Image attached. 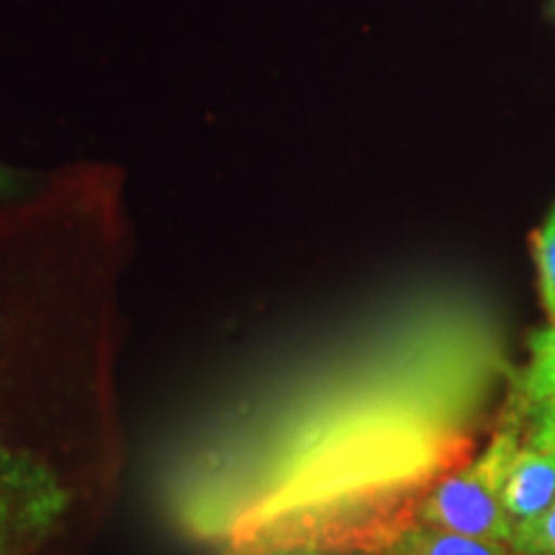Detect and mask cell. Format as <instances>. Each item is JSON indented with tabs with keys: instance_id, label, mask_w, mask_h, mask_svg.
Returning a JSON list of instances; mask_svg holds the SVG:
<instances>
[{
	"instance_id": "1",
	"label": "cell",
	"mask_w": 555,
	"mask_h": 555,
	"mask_svg": "<svg viewBox=\"0 0 555 555\" xmlns=\"http://www.w3.org/2000/svg\"><path fill=\"white\" fill-rule=\"evenodd\" d=\"M489 304L433 291L249 397L159 470V512L221 553L378 555L517 399Z\"/></svg>"
},
{
	"instance_id": "2",
	"label": "cell",
	"mask_w": 555,
	"mask_h": 555,
	"mask_svg": "<svg viewBox=\"0 0 555 555\" xmlns=\"http://www.w3.org/2000/svg\"><path fill=\"white\" fill-rule=\"evenodd\" d=\"M522 409H517V414H504L481 453L429 491L416 509V525L440 527V530L504 545L512 543L515 525L506 517L502 494L512 461L525 442L522 414H519Z\"/></svg>"
},
{
	"instance_id": "3",
	"label": "cell",
	"mask_w": 555,
	"mask_h": 555,
	"mask_svg": "<svg viewBox=\"0 0 555 555\" xmlns=\"http://www.w3.org/2000/svg\"><path fill=\"white\" fill-rule=\"evenodd\" d=\"M69 491L37 455L0 450V555H34L57 530Z\"/></svg>"
},
{
	"instance_id": "4",
	"label": "cell",
	"mask_w": 555,
	"mask_h": 555,
	"mask_svg": "<svg viewBox=\"0 0 555 555\" xmlns=\"http://www.w3.org/2000/svg\"><path fill=\"white\" fill-rule=\"evenodd\" d=\"M555 502V450L522 442L506 476L502 504L512 525L543 515Z\"/></svg>"
},
{
	"instance_id": "5",
	"label": "cell",
	"mask_w": 555,
	"mask_h": 555,
	"mask_svg": "<svg viewBox=\"0 0 555 555\" xmlns=\"http://www.w3.org/2000/svg\"><path fill=\"white\" fill-rule=\"evenodd\" d=\"M378 555H512V547L414 522L401 530Z\"/></svg>"
},
{
	"instance_id": "6",
	"label": "cell",
	"mask_w": 555,
	"mask_h": 555,
	"mask_svg": "<svg viewBox=\"0 0 555 555\" xmlns=\"http://www.w3.org/2000/svg\"><path fill=\"white\" fill-rule=\"evenodd\" d=\"M517 393L527 409L555 401V324L530 337V360L517 373Z\"/></svg>"
},
{
	"instance_id": "7",
	"label": "cell",
	"mask_w": 555,
	"mask_h": 555,
	"mask_svg": "<svg viewBox=\"0 0 555 555\" xmlns=\"http://www.w3.org/2000/svg\"><path fill=\"white\" fill-rule=\"evenodd\" d=\"M532 249H535L540 298H543L547 319L555 324V201L535 237H532Z\"/></svg>"
},
{
	"instance_id": "8",
	"label": "cell",
	"mask_w": 555,
	"mask_h": 555,
	"mask_svg": "<svg viewBox=\"0 0 555 555\" xmlns=\"http://www.w3.org/2000/svg\"><path fill=\"white\" fill-rule=\"evenodd\" d=\"M509 547L522 555H555V502L535 519L515 525Z\"/></svg>"
},
{
	"instance_id": "9",
	"label": "cell",
	"mask_w": 555,
	"mask_h": 555,
	"mask_svg": "<svg viewBox=\"0 0 555 555\" xmlns=\"http://www.w3.org/2000/svg\"><path fill=\"white\" fill-rule=\"evenodd\" d=\"M527 412H530V429L525 433V442L543 450H555V401L530 406Z\"/></svg>"
},
{
	"instance_id": "10",
	"label": "cell",
	"mask_w": 555,
	"mask_h": 555,
	"mask_svg": "<svg viewBox=\"0 0 555 555\" xmlns=\"http://www.w3.org/2000/svg\"><path fill=\"white\" fill-rule=\"evenodd\" d=\"M21 191H24V180L18 172L0 165V196H16Z\"/></svg>"
},
{
	"instance_id": "11",
	"label": "cell",
	"mask_w": 555,
	"mask_h": 555,
	"mask_svg": "<svg viewBox=\"0 0 555 555\" xmlns=\"http://www.w3.org/2000/svg\"><path fill=\"white\" fill-rule=\"evenodd\" d=\"M221 555H324L314 551H268V553H221Z\"/></svg>"
},
{
	"instance_id": "12",
	"label": "cell",
	"mask_w": 555,
	"mask_h": 555,
	"mask_svg": "<svg viewBox=\"0 0 555 555\" xmlns=\"http://www.w3.org/2000/svg\"><path fill=\"white\" fill-rule=\"evenodd\" d=\"M553 16H555V0H553Z\"/></svg>"
},
{
	"instance_id": "13",
	"label": "cell",
	"mask_w": 555,
	"mask_h": 555,
	"mask_svg": "<svg viewBox=\"0 0 555 555\" xmlns=\"http://www.w3.org/2000/svg\"><path fill=\"white\" fill-rule=\"evenodd\" d=\"M512 555H522V553H512Z\"/></svg>"
}]
</instances>
